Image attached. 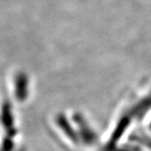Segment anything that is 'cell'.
<instances>
[{
	"label": "cell",
	"mask_w": 151,
	"mask_h": 151,
	"mask_svg": "<svg viewBox=\"0 0 151 151\" xmlns=\"http://www.w3.org/2000/svg\"><path fill=\"white\" fill-rule=\"evenodd\" d=\"M1 122L3 127L5 128L8 132V134L12 138V136L15 134L14 131V117L12 113V109L9 103H5L3 104L1 109Z\"/></svg>",
	"instance_id": "1"
},
{
	"label": "cell",
	"mask_w": 151,
	"mask_h": 151,
	"mask_svg": "<svg viewBox=\"0 0 151 151\" xmlns=\"http://www.w3.org/2000/svg\"><path fill=\"white\" fill-rule=\"evenodd\" d=\"M28 80L24 74H19L15 79V94L16 97L23 100L27 95Z\"/></svg>",
	"instance_id": "2"
}]
</instances>
